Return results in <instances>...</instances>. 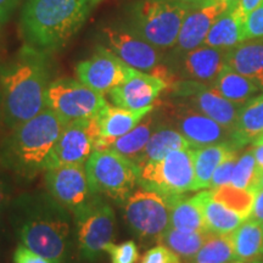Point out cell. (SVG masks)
I'll use <instances>...</instances> for the list:
<instances>
[{
  "label": "cell",
  "mask_w": 263,
  "mask_h": 263,
  "mask_svg": "<svg viewBox=\"0 0 263 263\" xmlns=\"http://www.w3.org/2000/svg\"><path fill=\"white\" fill-rule=\"evenodd\" d=\"M70 215L44 192L21 194L10 205V219L20 242L52 263H62L70 254Z\"/></svg>",
  "instance_id": "6da1fadb"
},
{
  "label": "cell",
  "mask_w": 263,
  "mask_h": 263,
  "mask_svg": "<svg viewBox=\"0 0 263 263\" xmlns=\"http://www.w3.org/2000/svg\"><path fill=\"white\" fill-rule=\"evenodd\" d=\"M50 74L48 54L29 45L0 66V112L10 130L48 108Z\"/></svg>",
  "instance_id": "7a4b0ae2"
},
{
  "label": "cell",
  "mask_w": 263,
  "mask_h": 263,
  "mask_svg": "<svg viewBox=\"0 0 263 263\" xmlns=\"http://www.w3.org/2000/svg\"><path fill=\"white\" fill-rule=\"evenodd\" d=\"M90 0H27L20 18L26 45L50 54L60 50L82 28Z\"/></svg>",
  "instance_id": "3957f363"
},
{
  "label": "cell",
  "mask_w": 263,
  "mask_h": 263,
  "mask_svg": "<svg viewBox=\"0 0 263 263\" xmlns=\"http://www.w3.org/2000/svg\"><path fill=\"white\" fill-rule=\"evenodd\" d=\"M65 123L50 108L10 132L0 144V164L22 179L45 172L52 147Z\"/></svg>",
  "instance_id": "277c9868"
},
{
  "label": "cell",
  "mask_w": 263,
  "mask_h": 263,
  "mask_svg": "<svg viewBox=\"0 0 263 263\" xmlns=\"http://www.w3.org/2000/svg\"><path fill=\"white\" fill-rule=\"evenodd\" d=\"M190 8L171 0H138L129 9L127 26L160 50L176 47Z\"/></svg>",
  "instance_id": "5b68a950"
},
{
  "label": "cell",
  "mask_w": 263,
  "mask_h": 263,
  "mask_svg": "<svg viewBox=\"0 0 263 263\" xmlns=\"http://www.w3.org/2000/svg\"><path fill=\"white\" fill-rule=\"evenodd\" d=\"M85 171L91 193L118 203H124L133 194L140 172L133 161L112 150H95L85 163Z\"/></svg>",
  "instance_id": "8992f818"
},
{
  "label": "cell",
  "mask_w": 263,
  "mask_h": 263,
  "mask_svg": "<svg viewBox=\"0 0 263 263\" xmlns=\"http://www.w3.org/2000/svg\"><path fill=\"white\" fill-rule=\"evenodd\" d=\"M195 149H180L170 153L163 159L141 167L138 185L156 192L166 197L182 196L194 192L195 185Z\"/></svg>",
  "instance_id": "52a82bcc"
},
{
  "label": "cell",
  "mask_w": 263,
  "mask_h": 263,
  "mask_svg": "<svg viewBox=\"0 0 263 263\" xmlns=\"http://www.w3.org/2000/svg\"><path fill=\"white\" fill-rule=\"evenodd\" d=\"M177 197H166L143 188L133 192L123 207L128 228L141 241L159 240L170 227L171 209Z\"/></svg>",
  "instance_id": "ba28073f"
},
{
  "label": "cell",
  "mask_w": 263,
  "mask_h": 263,
  "mask_svg": "<svg viewBox=\"0 0 263 263\" xmlns=\"http://www.w3.org/2000/svg\"><path fill=\"white\" fill-rule=\"evenodd\" d=\"M108 105L103 94L80 81L60 78L51 81L47 91V106L65 123L98 116Z\"/></svg>",
  "instance_id": "9c48e42d"
},
{
  "label": "cell",
  "mask_w": 263,
  "mask_h": 263,
  "mask_svg": "<svg viewBox=\"0 0 263 263\" xmlns=\"http://www.w3.org/2000/svg\"><path fill=\"white\" fill-rule=\"evenodd\" d=\"M77 226L78 249L82 257L95 261L112 244L115 235L114 209L105 202L103 197L95 195L94 199L74 217Z\"/></svg>",
  "instance_id": "30bf717a"
},
{
  "label": "cell",
  "mask_w": 263,
  "mask_h": 263,
  "mask_svg": "<svg viewBox=\"0 0 263 263\" xmlns=\"http://www.w3.org/2000/svg\"><path fill=\"white\" fill-rule=\"evenodd\" d=\"M99 139L98 117L81 118L68 122L47 162V170L67 164H84L95 151ZM45 170V171H47Z\"/></svg>",
  "instance_id": "8fae6325"
},
{
  "label": "cell",
  "mask_w": 263,
  "mask_h": 263,
  "mask_svg": "<svg viewBox=\"0 0 263 263\" xmlns=\"http://www.w3.org/2000/svg\"><path fill=\"white\" fill-rule=\"evenodd\" d=\"M101 35L106 48L134 70L154 76L157 68L162 66L160 49L138 35L127 25L105 26L101 28Z\"/></svg>",
  "instance_id": "7c38bea8"
},
{
  "label": "cell",
  "mask_w": 263,
  "mask_h": 263,
  "mask_svg": "<svg viewBox=\"0 0 263 263\" xmlns=\"http://www.w3.org/2000/svg\"><path fill=\"white\" fill-rule=\"evenodd\" d=\"M48 193L76 217L94 199L84 164H67L45 171Z\"/></svg>",
  "instance_id": "4fadbf2b"
},
{
  "label": "cell",
  "mask_w": 263,
  "mask_h": 263,
  "mask_svg": "<svg viewBox=\"0 0 263 263\" xmlns=\"http://www.w3.org/2000/svg\"><path fill=\"white\" fill-rule=\"evenodd\" d=\"M132 68L106 47H98L89 59L81 61L76 67L78 81L98 91L108 94L114 88L123 84L129 77Z\"/></svg>",
  "instance_id": "5bb4252c"
},
{
  "label": "cell",
  "mask_w": 263,
  "mask_h": 263,
  "mask_svg": "<svg viewBox=\"0 0 263 263\" xmlns=\"http://www.w3.org/2000/svg\"><path fill=\"white\" fill-rule=\"evenodd\" d=\"M174 93L186 101V105L212 118L227 129L233 132L240 108L232 101L227 100L213 88H207L200 82H179L173 85Z\"/></svg>",
  "instance_id": "9a60e30c"
},
{
  "label": "cell",
  "mask_w": 263,
  "mask_h": 263,
  "mask_svg": "<svg viewBox=\"0 0 263 263\" xmlns=\"http://www.w3.org/2000/svg\"><path fill=\"white\" fill-rule=\"evenodd\" d=\"M170 116L176 126L174 129L178 130L195 149L228 141L232 143L233 132L194 110L189 105L174 106Z\"/></svg>",
  "instance_id": "2e32d148"
},
{
  "label": "cell",
  "mask_w": 263,
  "mask_h": 263,
  "mask_svg": "<svg viewBox=\"0 0 263 263\" xmlns=\"http://www.w3.org/2000/svg\"><path fill=\"white\" fill-rule=\"evenodd\" d=\"M168 85L160 78L145 72L133 70L123 84L108 91V97L115 106L130 111H139L154 107L160 94Z\"/></svg>",
  "instance_id": "e0dca14e"
},
{
  "label": "cell",
  "mask_w": 263,
  "mask_h": 263,
  "mask_svg": "<svg viewBox=\"0 0 263 263\" xmlns=\"http://www.w3.org/2000/svg\"><path fill=\"white\" fill-rule=\"evenodd\" d=\"M228 9L230 6L224 3L200 4L190 9L180 28L177 51L188 52L201 47L216 20Z\"/></svg>",
  "instance_id": "ac0fdd59"
},
{
  "label": "cell",
  "mask_w": 263,
  "mask_h": 263,
  "mask_svg": "<svg viewBox=\"0 0 263 263\" xmlns=\"http://www.w3.org/2000/svg\"><path fill=\"white\" fill-rule=\"evenodd\" d=\"M153 110L154 107L130 111L126 108L111 106L108 104L97 116L99 123V139L97 140L95 150H108V147L115 140L130 132Z\"/></svg>",
  "instance_id": "d6986e66"
},
{
  "label": "cell",
  "mask_w": 263,
  "mask_h": 263,
  "mask_svg": "<svg viewBox=\"0 0 263 263\" xmlns=\"http://www.w3.org/2000/svg\"><path fill=\"white\" fill-rule=\"evenodd\" d=\"M228 50L201 45L185 52L183 68L190 80L206 83L215 82L217 76L226 67Z\"/></svg>",
  "instance_id": "ffe728a7"
},
{
  "label": "cell",
  "mask_w": 263,
  "mask_h": 263,
  "mask_svg": "<svg viewBox=\"0 0 263 263\" xmlns=\"http://www.w3.org/2000/svg\"><path fill=\"white\" fill-rule=\"evenodd\" d=\"M226 66L263 88V38L249 39L227 52Z\"/></svg>",
  "instance_id": "44dd1931"
},
{
  "label": "cell",
  "mask_w": 263,
  "mask_h": 263,
  "mask_svg": "<svg viewBox=\"0 0 263 263\" xmlns=\"http://www.w3.org/2000/svg\"><path fill=\"white\" fill-rule=\"evenodd\" d=\"M235 153H238V149L234 146V144L229 143V141L195 149V154H194V167H195L194 192L210 188L213 173L217 167Z\"/></svg>",
  "instance_id": "7402d4cb"
},
{
  "label": "cell",
  "mask_w": 263,
  "mask_h": 263,
  "mask_svg": "<svg viewBox=\"0 0 263 263\" xmlns=\"http://www.w3.org/2000/svg\"><path fill=\"white\" fill-rule=\"evenodd\" d=\"M242 21L244 18L239 15L235 8L228 9L216 20L202 45L223 50H230L236 47L245 41Z\"/></svg>",
  "instance_id": "603a6c76"
},
{
  "label": "cell",
  "mask_w": 263,
  "mask_h": 263,
  "mask_svg": "<svg viewBox=\"0 0 263 263\" xmlns=\"http://www.w3.org/2000/svg\"><path fill=\"white\" fill-rule=\"evenodd\" d=\"M171 228L182 232H209L202 211V195L177 197L172 203L170 215Z\"/></svg>",
  "instance_id": "cb8c5ba5"
},
{
  "label": "cell",
  "mask_w": 263,
  "mask_h": 263,
  "mask_svg": "<svg viewBox=\"0 0 263 263\" xmlns=\"http://www.w3.org/2000/svg\"><path fill=\"white\" fill-rule=\"evenodd\" d=\"M189 147H193L192 144L178 130L170 127H159L154 132L149 143L137 157L134 163L141 168L146 163L163 159L172 151L189 149Z\"/></svg>",
  "instance_id": "d4e9b609"
},
{
  "label": "cell",
  "mask_w": 263,
  "mask_h": 263,
  "mask_svg": "<svg viewBox=\"0 0 263 263\" xmlns=\"http://www.w3.org/2000/svg\"><path fill=\"white\" fill-rule=\"evenodd\" d=\"M263 133V94L250 99L240 108L236 124L233 129L232 143L236 149L257 139Z\"/></svg>",
  "instance_id": "484cf974"
},
{
  "label": "cell",
  "mask_w": 263,
  "mask_h": 263,
  "mask_svg": "<svg viewBox=\"0 0 263 263\" xmlns=\"http://www.w3.org/2000/svg\"><path fill=\"white\" fill-rule=\"evenodd\" d=\"M235 259L248 263H263V227L254 219H246L233 233Z\"/></svg>",
  "instance_id": "4316f807"
},
{
  "label": "cell",
  "mask_w": 263,
  "mask_h": 263,
  "mask_svg": "<svg viewBox=\"0 0 263 263\" xmlns=\"http://www.w3.org/2000/svg\"><path fill=\"white\" fill-rule=\"evenodd\" d=\"M157 128L159 126H157L156 116L153 115V111H151L133 129L115 140L108 147V150H112L134 162L141 151L144 150V147L146 146V144L149 143L151 136Z\"/></svg>",
  "instance_id": "83f0119b"
},
{
  "label": "cell",
  "mask_w": 263,
  "mask_h": 263,
  "mask_svg": "<svg viewBox=\"0 0 263 263\" xmlns=\"http://www.w3.org/2000/svg\"><path fill=\"white\" fill-rule=\"evenodd\" d=\"M201 195L203 217L209 232L215 234H232L245 221L233 210L216 201L212 197L211 190L201 192Z\"/></svg>",
  "instance_id": "f1b7e54d"
},
{
  "label": "cell",
  "mask_w": 263,
  "mask_h": 263,
  "mask_svg": "<svg viewBox=\"0 0 263 263\" xmlns=\"http://www.w3.org/2000/svg\"><path fill=\"white\" fill-rule=\"evenodd\" d=\"M212 88L227 100L241 105L249 101L250 97L259 89V85L251 78L230 70L226 66L221 73L217 76Z\"/></svg>",
  "instance_id": "f546056e"
},
{
  "label": "cell",
  "mask_w": 263,
  "mask_h": 263,
  "mask_svg": "<svg viewBox=\"0 0 263 263\" xmlns=\"http://www.w3.org/2000/svg\"><path fill=\"white\" fill-rule=\"evenodd\" d=\"M210 235L211 232H182L168 227L157 241L183 258V261H186L199 252Z\"/></svg>",
  "instance_id": "4dcf8cb0"
},
{
  "label": "cell",
  "mask_w": 263,
  "mask_h": 263,
  "mask_svg": "<svg viewBox=\"0 0 263 263\" xmlns=\"http://www.w3.org/2000/svg\"><path fill=\"white\" fill-rule=\"evenodd\" d=\"M235 259L234 236L232 234H215L203 244L193 258L182 263H232Z\"/></svg>",
  "instance_id": "1f68e13d"
},
{
  "label": "cell",
  "mask_w": 263,
  "mask_h": 263,
  "mask_svg": "<svg viewBox=\"0 0 263 263\" xmlns=\"http://www.w3.org/2000/svg\"><path fill=\"white\" fill-rule=\"evenodd\" d=\"M211 193L216 201L233 210L241 216L245 221L251 216L255 201V192L239 189L233 185H223L219 188L211 189Z\"/></svg>",
  "instance_id": "d6a6232c"
},
{
  "label": "cell",
  "mask_w": 263,
  "mask_h": 263,
  "mask_svg": "<svg viewBox=\"0 0 263 263\" xmlns=\"http://www.w3.org/2000/svg\"><path fill=\"white\" fill-rule=\"evenodd\" d=\"M258 171L256 166V160L252 150L246 151L238 159L235 168L233 171L232 180L229 185L244 190H256V182H257Z\"/></svg>",
  "instance_id": "836d02e7"
},
{
  "label": "cell",
  "mask_w": 263,
  "mask_h": 263,
  "mask_svg": "<svg viewBox=\"0 0 263 263\" xmlns=\"http://www.w3.org/2000/svg\"><path fill=\"white\" fill-rule=\"evenodd\" d=\"M111 263H136L139 258L138 246L133 240H128L122 244H110L106 248Z\"/></svg>",
  "instance_id": "e575fe53"
},
{
  "label": "cell",
  "mask_w": 263,
  "mask_h": 263,
  "mask_svg": "<svg viewBox=\"0 0 263 263\" xmlns=\"http://www.w3.org/2000/svg\"><path fill=\"white\" fill-rule=\"evenodd\" d=\"M244 39L263 38V3L244 17L242 21Z\"/></svg>",
  "instance_id": "d590c367"
},
{
  "label": "cell",
  "mask_w": 263,
  "mask_h": 263,
  "mask_svg": "<svg viewBox=\"0 0 263 263\" xmlns=\"http://www.w3.org/2000/svg\"><path fill=\"white\" fill-rule=\"evenodd\" d=\"M238 153H235L233 154V155H230L228 159H226L218 167H217L215 173H213L210 188L216 189L223 185H229L230 180H232L233 171L235 168V164L238 162Z\"/></svg>",
  "instance_id": "8d00e7d4"
},
{
  "label": "cell",
  "mask_w": 263,
  "mask_h": 263,
  "mask_svg": "<svg viewBox=\"0 0 263 263\" xmlns=\"http://www.w3.org/2000/svg\"><path fill=\"white\" fill-rule=\"evenodd\" d=\"M141 263H182L180 258L167 249L166 246L159 245L155 248L150 249L149 251L144 255Z\"/></svg>",
  "instance_id": "74e56055"
},
{
  "label": "cell",
  "mask_w": 263,
  "mask_h": 263,
  "mask_svg": "<svg viewBox=\"0 0 263 263\" xmlns=\"http://www.w3.org/2000/svg\"><path fill=\"white\" fill-rule=\"evenodd\" d=\"M14 263H52V262L21 244L16 248L14 252Z\"/></svg>",
  "instance_id": "f35d334b"
},
{
  "label": "cell",
  "mask_w": 263,
  "mask_h": 263,
  "mask_svg": "<svg viewBox=\"0 0 263 263\" xmlns=\"http://www.w3.org/2000/svg\"><path fill=\"white\" fill-rule=\"evenodd\" d=\"M251 219L263 224V189H258L255 192V201L252 207Z\"/></svg>",
  "instance_id": "ab89813d"
},
{
  "label": "cell",
  "mask_w": 263,
  "mask_h": 263,
  "mask_svg": "<svg viewBox=\"0 0 263 263\" xmlns=\"http://www.w3.org/2000/svg\"><path fill=\"white\" fill-rule=\"evenodd\" d=\"M20 0H0V25L5 24L17 8Z\"/></svg>",
  "instance_id": "60d3db41"
},
{
  "label": "cell",
  "mask_w": 263,
  "mask_h": 263,
  "mask_svg": "<svg viewBox=\"0 0 263 263\" xmlns=\"http://www.w3.org/2000/svg\"><path fill=\"white\" fill-rule=\"evenodd\" d=\"M263 3V0H240L238 6H236V11L239 12V15L241 16L242 18L245 17L246 15L250 14L251 11L259 6Z\"/></svg>",
  "instance_id": "b9f144b4"
},
{
  "label": "cell",
  "mask_w": 263,
  "mask_h": 263,
  "mask_svg": "<svg viewBox=\"0 0 263 263\" xmlns=\"http://www.w3.org/2000/svg\"><path fill=\"white\" fill-rule=\"evenodd\" d=\"M251 150L254 153L257 171L263 172V143H255V146Z\"/></svg>",
  "instance_id": "7bdbcfd3"
},
{
  "label": "cell",
  "mask_w": 263,
  "mask_h": 263,
  "mask_svg": "<svg viewBox=\"0 0 263 263\" xmlns=\"http://www.w3.org/2000/svg\"><path fill=\"white\" fill-rule=\"evenodd\" d=\"M240 0H200V4H212V3H224L230 8H236Z\"/></svg>",
  "instance_id": "ee69618b"
},
{
  "label": "cell",
  "mask_w": 263,
  "mask_h": 263,
  "mask_svg": "<svg viewBox=\"0 0 263 263\" xmlns=\"http://www.w3.org/2000/svg\"><path fill=\"white\" fill-rule=\"evenodd\" d=\"M6 203V190H5V185L4 182H3L2 177H0V212L3 211Z\"/></svg>",
  "instance_id": "f6af8a7d"
},
{
  "label": "cell",
  "mask_w": 263,
  "mask_h": 263,
  "mask_svg": "<svg viewBox=\"0 0 263 263\" xmlns=\"http://www.w3.org/2000/svg\"><path fill=\"white\" fill-rule=\"evenodd\" d=\"M171 2H176V3H179V4L186 5L189 6L190 9L194 8V6L200 5V0H171Z\"/></svg>",
  "instance_id": "bcb514c9"
},
{
  "label": "cell",
  "mask_w": 263,
  "mask_h": 263,
  "mask_svg": "<svg viewBox=\"0 0 263 263\" xmlns=\"http://www.w3.org/2000/svg\"><path fill=\"white\" fill-rule=\"evenodd\" d=\"M258 189H263V172H258L257 182H256V190Z\"/></svg>",
  "instance_id": "7dc6e473"
},
{
  "label": "cell",
  "mask_w": 263,
  "mask_h": 263,
  "mask_svg": "<svg viewBox=\"0 0 263 263\" xmlns=\"http://www.w3.org/2000/svg\"><path fill=\"white\" fill-rule=\"evenodd\" d=\"M255 143H263V133L255 140Z\"/></svg>",
  "instance_id": "c3c4849f"
},
{
  "label": "cell",
  "mask_w": 263,
  "mask_h": 263,
  "mask_svg": "<svg viewBox=\"0 0 263 263\" xmlns=\"http://www.w3.org/2000/svg\"><path fill=\"white\" fill-rule=\"evenodd\" d=\"M90 2H91V4H97V3H99V2H101V0H90Z\"/></svg>",
  "instance_id": "681fc988"
},
{
  "label": "cell",
  "mask_w": 263,
  "mask_h": 263,
  "mask_svg": "<svg viewBox=\"0 0 263 263\" xmlns=\"http://www.w3.org/2000/svg\"><path fill=\"white\" fill-rule=\"evenodd\" d=\"M232 263H248V262H241V261H235V262H232Z\"/></svg>",
  "instance_id": "f907efd6"
},
{
  "label": "cell",
  "mask_w": 263,
  "mask_h": 263,
  "mask_svg": "<svg viewBox=\"0 0 263 263\" xmlns=\"http://www.w3.org/2000/svg\"><path fill=\"white\" fill-rule=\"evenodd\" d=\"M262 227H263V224H262Z\"/></svg>",
  "instance_id": "816d5d0a"
},
{
  "label": "cell",
  "mask_w": 263,
  "mask_h": 263,
  "mask_svg": "<svg viewBox=\"0 0 263 263\" xmlns=\"http://www.w3.org/2000/svg\"><path fill=\"white\" fill-rule=\"evenodd\" d=\"M0 114H2V112H0Z\"/></svg>",
  "instance_id": "f5cc1de1"
}]
</instances>
